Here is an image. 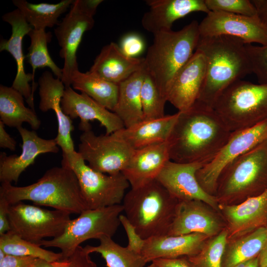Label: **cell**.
<instances>
[{
	"instance_id": "23",
	"label": "cell",
	"mask_w": 267,
	"mask_h": 267,
	"mask_svg": "<svg viewBox=\"0 0 267 267\" xmlns=\"http://www.w3.org/2000/svg\"><path fill=\"white\" fill-rule=\"evenodd\" d=\"M146 2L149 9L142 16L141 24L153 35L172 30L176 20L190 13L210 12L205 0H148Z\"/></svg>"
},
{
	"instance_id": "31",
	"label": "cell",
	"mask_w": 267,
	"mask_h": 267,
	"mask_svg": "<svg viewBox=\"0 0 267 267\" xmlns=\"http://www.w3.org/2000/svg\"><path fill=\"white\" fill-rule=\"evenodd\" d=\"M74 0H62L60 2L32 3L25 0H13V4L18 9L33 29L45 30L59 23L58 18L70 7Z\"/></svg>"
},
{
	"instance_id": "13",
	"label": "cell",
	"mask_w": 267,
	"mask_h": 267,
	"mask_svg": "<svg viewBox=\"0 0 267 267\" xmlns=\"http://www.w3.org/2000/svg\"><path fill=\"white\" fill-rule=\"evenodd\" d=\"M267 139V120L253 127L233 132L215 157L196 173L202 188L215 195L219 177L225 167L239 156Z\"/></svg>"
},
{
	"instance_id": "9",
	"label": "cell",
	"mask_w": 267,
	"mask_h": 267,
	"mask_svg": "<svg viewBox=\"0 0 267 267\" xmlns=\"http://www.w3.org/2000/svg\"><path fill=\"white\" fill-rule=\"evenodd\" d=\"M62 156L61 166L75 174L88 209L121 204L130 185L122 173L106 175L96 171L87 165L76 151Z\"/></svg>"
},
{
	"instance_id": "12",
	"label": "cell",
	"mask_w": 267,
	"mask_h": 267,
	"mask_svg": "<svg viewBox=\"0 0 267 267\" xmlns=\"http://www.w3.org/2000/svg\"><path fill=\"white\" fill-rule=\"evenodd\" d=\"M78 153L92 169L104 174L121 173L134 150L115 132L96 135L91 129L80 137Z\"/></svg>"
},
{
	"instance_id": "3",
	"label": "cell",
	"mask_w": 267,
	"mask_h": 267,
	"mask_svg": "<svg viewBox=\"0 0 267 267\" xmlns=\"http://www.w3.org/2000/svg\"><path fill=\"white\" fill-rule=\"evenodd\" d=\"M0 196L10 205L30 201L35 205L49 207L70 214L80 215L88 209L75 174L62 166L48 169L37 182L27 186L1 183Z\"/></svg>"
},
{
	"instance_id": "32",
	"label": "cell",
	"mask_w": 267,
	"mask_h": 267,
	"mask_svg": "<svg viewBox=\"0 0 267 267\" xmlns=\"http://www.w3.org/2000/svg\"><path fill=\"white\" fill-rule=\"evenodd\" d=\"M267 240V227H262L227 244L222 267H234L257 257Z\"/></svg>"
},
{
	"instance_id": "43",
	"label": "cell",
	"mask_w": 267,
	"mask_h": 267,
	"mask_svg": "<svg viewBox=\"0 0 267 267\" xmlns=\"http://www.w3.org/2000/svg\"><path fill=\"white\" fill-rule=\"evenodd\" d=\"M37 258L6 254L0 261V267H29Z\"/></svg>"
},
{
	"instance_id": "4",
	"label": "cell",
	"mask_w": 267,
	"mask_h": 267,
	"mask_svg": "<svg viewBox=\"0 0 267 267\" xmlns=\"http://www.w3.org/2000/svg\"><path fill=\"white\" fill-rule=\"evenodd\" d=\"M153 36L144 69L167 100L175 77L196 50L200 39L199 23L193 20L178 31H161Z\"/></svg>"
},
{
	"instance_id": "2",
	"label": "cell",
	"mask_w": 267,
	"mask_h": 267,
	"mask_svg": "<svg viewBox=\"0 0 267 267\" xmlns=\"http://www.w3.org/2000/svg\"><path fill=\"white\" fill-rule=\"evenodd\" d=\"M245 44L241 39L227 36L200 37L196 49L205 56L207 66L196 102L214 108L231 84L252 73Z\"/></svg>"
},
{
	"instance_id": "1",
	"label": "cell",
	"mask_w": 267,
	"mask_h": 267,
	"mask_svg": "<svg viewBox=\"0 0 267 267\" xmlns=\"http://www.w3.org/2000/svg\"><path fill=\"white\" fill-rule=\"evenodd\" d=\"M178 113L167 141L170 160L207 164L225 144L232 132L213 108L198 102Z\"/></svg>"
},
{
	"instance_id": "41",
	"label": "cell",
	"mask_w": 267,
	"mask_h": 267,
	"mask_svg": "<svg viewBox=\"0 0 267 267\" xmlns=\"http://www.w3.org/2000/svg\"><path fill=\"white\" fill-rule=\"evenodd\" d=\"M54 267H98L81 246L69 258L52 263Z\"/></svg>"
},
{
	"instance_id": "45",
	"label": "cell",
	"mask_w": 267,
	"mask_h": 267,
	"mask_svg": "<svg viewBox=\"0 0 267 267\" xmlns=\"http://www.w3.org/2000/svg\"><path fill=\"white\" fill-rule=\"evenodd\" d=\"M152 262L161 267H192L187 257L175 259H159Z\"/></svg>"
},
{
	"instance_id": "29",
	"label": "cell",
	"mask_w": 267,
	"mask_h": 267,
	"mask_svg": "<svg viewBox=\"0 0 267 267\" xmlns=\"http://www.w3.org/2000/svg\"><path fill=\"white\" fill-rule=\"evenodd\" d=\"M0 119L4 125L16 128L23 123L38 130L41 121L34 110L24 104V96L12 87L0 86Z\"/></svg>"
},
{
	"instance_id": "49",
	"label": "cell",
	"mask_w": 267,
	"mask_h": 267,
	"mask_svg": "<svg viewBox=\"0 0 267 267\" xmlns=\"http://www.w3.org/2000/svg\"><path fill=\"white\" fill-rule=\"evenodd\" d=\"M29 267H54L52 263L37 258Z\"/></svg>"
},
{
	"instance_id": "22",
	"label": "cell",
	"mask_w": 267,
	"mask_h": 267,
	"mask_svg": "<svg viewBox=\"0 0 267 267\" xmlns=\"http://www.w3.org/2000/svg\"><path fill=\"white\" fill-rule=\"evenodd\" d=\"M170 160L168 141L134 150L121 172L132 188L142 187L155 180Z\"/></svg>"
},
{
	"instance_id": "25",
	"label": "cell",
	"mask_w": 267,
	"mask_h": 267,
	"mask_svg": "<svg viewBox=\"0 0 267 267\" xmlns=\"http://www.w3.org/2000/svg\"><path fill=\"white\" fill-rule=\"evenodd\" d=\"M209 237L201 233L165 235L145 239L141 255L146 262L197 254Z\"/></svg>"
},
{
	"instance_id": "44",
	"label": "cell",
	"mask_w": 267,
	"mask_h": 267,
	"mask_svg": "<svg viewBox=\"0 0 267 267\" xmlns=\"http://www.w3.org/2000/svg\"><path fill=\"white\" fill-rule=\"evenodd\" d=\"M10 205L4 198L0 196V235L11 230L8 219Z\"/></svg>"
},
{
	"instance_id": "14",
	"label": "cell",
	"mask_w": 267,
	"mask_h": 267,
	"mask_svg": "<svg viewBox=\"0 0 267 267\" xmlns=\"http://www.w3.org/2000/svg\"><path fill=\"white\" fill-rule=\"evenodd\" d=\"M200 37L227 36L246 44L267 45V27L257 15L247 16L222 11H210L199 23Z\"/></svg>"
},
{
	"instance_id": "37",
	"label": "cell",
	"mask_w": 267,
	"mask_h": 267,
	"mask_svg": "<svg viewBox=\"0 0 267 267\" xmlns=\"http://www.w3.org/2000/svg\"><path fill=\"white\" fill-rule=\"evenodd\" d=\"M141 101L144 120L158 119L165 116V106L167 100L161 94L146 71L141 89Z\"/></svg>"
},
{
	"instance_id": "15",
	"label": "cell",
	"mask_w": 267,
	"mask_h": 267,
	"mask_svg": "<svg viewBox=\"0 0 267 267\" xmlns=\"http://www.w3.org/2000/svg\"><path fill=\"white\" fill-rule=\"evenodd\" d=\"M205 165L201 163H180L170 160L156 179L178 200L201 201L218 211V198L206 192L196 178V173Z\"/></svg>"
},
{
	"instance_id": "5",
	"label": "cell",
	"mask_w": 267,
	"mask_h": 267,
	"mask_svg": "<svg viewBox=\"0 0 267 267\" xmlns=\"http://www.w3.org/2000/svg\"><path fill=\"white\" fill-rule=\"evenodd\" d=\"M179 202L155 179L131 188L122 205L125 216L145 240L168 234Z\"/></svg>"
},
{
	"instance_id": "26",
	"label": "cell",
	"mask_w": 267,
	"mask_h": 267,
	"mask_svg": "<svg viewBox=\"0 0 267 267\" xmlns=\"http://www.w3.org/2000/svg\"><path fill=\"white\" fill-rule=\"evenodd\" d=\"M144 58L126 56L114 42L105 45L96 57L89 72L109 82L119 85L144 68Z\"/></svg>"
},
{
	"instance_id": "48",
	"label": "cell",
	"mask_w": 267,
	"mask_h": 267,
	"mask_svg": "<svg viewBox=\"0 0 267 267\" xmlns=\"http://www.w3.org/2000/svg\"><path fill=\"white\" fill-rule=\"evenodd\" d=\"M258 259L259 267H267V240L258 256Z\"/></svg>"
},
{
	"instance_id": "21",
	"label": "cell",
	"mask_w": 267,
	"mask_h": 267,
	"mask_svg": "<svg viewBox=\"0 0 267 267\" xmlns=\"http://www.w3.org/2000/svg\"><path fill=\"white\" fill-rule=\"evenodd\" d=\"M220 209L227 223L228 240L267 227V189L239 204L225 205Z\"/></svg>"
},
{
	"instance_id": "7",
	"label": "cell",
	"mask_w": 267,
	"mask_h": 267,
	"mask_svg": "<svg viewBox=\"0 0 267 267\" xmlns=\"http://www.w3.org/2000/svg\"><path fill=\"white\" fill-rule=\"evenodd\" d=\"M213 108L231 132L253 127L267 120V83L237 81L222 93Z\"/></svg>"
},
{
	"instance_id": "33",
	"label": "cell",
	"mask_w": 267,
	"mask_h": 267,
	"mask_svg": "<svg viewBox=\"0 0 267 267\" xmlns=\"http://www.w3.org/2000/svg\"><path fill=\"white\" fill-rule=\"evenodd\" d=\"M97 246L87 245L84 250L89 254H100L107 267H144L147 263L141 254L137 253L114 242L112 237L103 236Z\"/></svg>"
},
{
	"instance_id": "28",
	"label": "cell",
	"mask_w": 267,
	"mask_h": 267,
	"mask_svg": "<svg viewBox=\"0 0 267 267\" xmlns=\"http://www.w3.org/2000/svg\"><path fill=\"white\" fill-rule=\"evenodd\" d=\"M145 74L143 68L118 85V98L113 112L121 120L126 128L144 120L141 89Z\"/></svg>"
},
{
	"instance_id": "8",
	"label": "cell",
	"mask_w": 267,
	"mask_h": 267,
	"mask_svg": "<svg viewBox=\"0 0 267 267\" xmlns=\"http://www.w3.org/2000/svg\"><path fill=\"white\" fill-rule=\"evenodd\" d=\"M123 211L121 204L86 210L77 218L70 220L62 235L43 240L39 245L58 248L61 250L62 259H67L87 240L99 239L103 236L112 237L121 224L120 216Z\"/></svg>"
},
{
	"instance_id": "42",
	"label": "cell",
	"mask_w": 267,
	"mask_h": 267,
	"mask_svg": "<svg viewBox=\"0 0 267 267\" xmlns=\"http://www.w3.org/2000/svg\"><path fill=\"white\" fill-rule=\"evenodd\" d=\"M120 221L127 235L128 244L127 247L134 252L141 254L145 240L139 235L125 215L121 214L120 216Z\"/></svg>"
},
{
	"instance_id": "17",
	"label": "cell",
	"mask_w": 267,
	"mask_h": 267,
	"mask_svg": "<svg viewBox=\"0 0 267 267\" xmlns=\"http://www.w3.org/2000/svg\"><path fill=\"white\" fill-rule=\"evenodd\" d=\"M22 140L20 155L7 156L0 154V181L1 183H17L21 174L41 154L57 153L59 151L55 138L45 139L40 137L34 131H29L22 126L17 128Z\"/></svg>"
},
{
	"instance_id": "50",
	"label": "cell",
	"mask_w": 267,
	"mask_h": 267,
	"mask_svg": "<svg viewBox=\"0 0 267 267\" xmlns=\"http://www.w3.org/2000/svg\"><path fill=\"white\" fill-rule=\"evenodd\" d=\"M234 267H259L258 256L248 261L239 263Z\"/></svg>"
},
{
	"instance_id": "11",
	"label": "cell",
	"mask_w": 267,
	"mask_h": 267,
	"mask_svg": "<svg viewBox=\"0 0 267 267\" xmlns=\"http://www.w3.org/2000/svg\"><path fill=\"white\" fill-rule=\"evenodd\" d=\"M70 215L19 202L10 205L8 219L10 230L39 245L45 238L53 239L62 235L71 220Z\"/></svg>"
},
{
	"instance_id": "36",
	"label": "cell",
	"mask_w": 267,
	"mask_h": 267,
	"mask_svg": "<svg viewBox=\"0 0 267 267\" xmlns=\"http://www.w3.org/2000/svg\"><path fill=\"white\" fill-rule=\"evenodd\" d=\"M227 229L207 240L196 255L187 257L192 267H222V261L228 243Z\"/></svg>"
},
{
	"instance_id": "34",
	"label": "cell",
	"mask_w": 267,
	"mask_h": 267,
	"mask_svg": "<svg viewBox=\"0 0 267 267\" xmlns=\"http://www.w3.org/2000/svg\"><path fill=\"white\" fill-rule=\"evenodd\" d=\"M28 36L31 42L25 58L32 68L33 77L36 69L48 67L56 78L61 79L62 69L59 68L52 59L47 48V44L52 38L51 33L46 32L45 30L33 29Z\"/></svg>"
},
{
	"instance_id": "39",
	"label": "cell",
	"mask_w": 267,
	"mask_h": 267,
	"mask_svg": "<svg viewBox=\"0 0 267 267\" xmlns=\"http://www.w3.org/2000/svg\"><path fill=\"white\" fill-rule=\"evenodd\" d=\"M252 73L259 84L267 83V45H253L245 44Z\"/></svg>"
},
{
	"instance_id": "47",
	"label": "cell",
	"mask_w": 267,
	"mask_h": 267,
	"mask_svg": "<svg viewBox=\"0 0 267 267\" xmlns=\"http://www.w3.org/2000/svg\"><path fill=\"white\" fill-rule=\"evenodd\" d=\"M255 6L257 15L267 27V0H252Z\"/></svg>"
},
{
	"instance_id": "18",
	"label": "cell",
	"mask_w": 267,
	"mask_h": 267,
	"mask_svg": "<svg viewBox=\"0 0 267 267\" xmlns=\"http://www.w3.org/2000/svg\"><path fill=\"white\" fill-rule=\"evenodd\" d=\"M64 113L71 119L79 118V129H91L89 121L97 120L109 134L125 128L119 117L85 93H78L69 87L65 88L61 100Z\"/></svg>"
},
{
	"instance_id": "6",
	"label": "cell",
	"mask_w": 267,
	"mask_h": 267,
	"mask_svg": "<svg viewBox=\"0 0 267 267\" xmlns=\"http://www.w3.org/2000/svg\"><path fill=\"white\" fill-rule=\"evenodd\" d=\"M267 189V139L232 161L222 172L216 195L228 202L261 194Z\"/></svg>"
},
{
	"instance_id": "52",
	"label": "cell",
	"mask_w": 267,
	"mask_h": 267,
	"mask_svg": "<svg viewBox=\"0 0 267 267\" xmlns=\"http://www.w3.org/2000/svg\"></svg>"
},
{
	"instance_id": "24",
	"label": "cell",
	"mask_w": 267,
	"mask_h": 267,
	"mask_svg": "<svg viewBox=\"0 0 267 267\" xmlns=\"http://www.w3.org/2000/svg\"><path fill=\"white\" fill-rule=\"evenodd\" d=\"M199 200L179 201L173 222L167 235L201 233L218 235L221 225L217 217Z\"/></svg>"
},
{
	"instance_id": "30",
	"label": "cell",
	"mask_w": 267,
	"mask_h": 267,
	"mask_svg": "<svg viewBox=\"0 0 267 267\" xmlns=\"http://www.w3.org/2000/svg\"><path fill=\"white\" fill-rule=\"evenodd\" d=\"M73 89L89 95L95 101L113 112L118 98L119 85L109 82L88 71H76L71 78Z\"/></svg>"
},
{
	"instance_id": "20",
	"label": "cell",
	"mask_w": 267,
	"mask_h": 267,
	"mask_svg": "<svg viewBox=\"0 0 267 267\" xmlns=\"http://www.w3.org/2000/svg\"><path fill=\"white\" fill-rule=\"evenodd\" d=\"M39 109L43 112L52 110L56 116L58 132L55 139L62 150L68 155L75 151L71 132L74 130L72 119L63 112L61 100L65 87L60 79L54 78L50 72L45 71L39 79Z\"/></svg>"
},
{
	"instance_id": "51",
	"label": "cell",
	"mask_w": 267,
	"mask_h": 267,
	"mask_svg": "<svg viewBox=\"0 0 267 267\" xmlns=\"http://www.w3.org/2000/svg\"><path fill=\"white\" fill-rule=\"evenodd\" d=\"M147 267H161L156 264L154 263L153 262H151V264L148 266Z\"/></svg>"
},
{
	"instance_id": "19",
	"label": "cell",
	"mask_w": 267,
	"mask_h": 267,
	"mask_svg": "<svg viewBox=\"0 0 267 267\" xmlns=\"http://www.w3.org/2000/svg\"><path fill=\"white\" fill-rule=\"evenodd\" d=\"M206 66L205 56L196 49L178 72L167 98L178 112L187 110L197 101L204 82Z\"/></svg>"
},
{
	"instance_id": "10",
	"label": "cell",
	"mask_w": 267,
	"mask_h": 267,
	"mask_svg": "<svg viewBox=\"0 0 267 267\" xmlns=\"http://www.w3.org/2000/svg\"><path fill=\"white\" fill-rule=\"evenodd\" d=\"M102 0H74L69 11L54 29L64 60L62 77L65 88L71 87V78L78 69L77 53L84 34L94 24L93 16Z\"/></svg>"
},
{
	"instance_id": "40",
	"label": "cell",
	"mask_w": 267,
	"mask_h": 267,
	"mask_svg": "<svg viewBox=\"0 0 267 267\" xmlns=\"http://www.w3.org/2000/svg\"><path fill=\"white\" fill-rule=\"evenodd\" d=\"M145 46L143 38L139 34L134 33L124 35L119 45L122 52L131 58H137L143 52Z\"/></svg>"
},
{
	"instance_id": "35",
	"label": "cell",
	"mask_w": 267,
	"mask_h": 267,
	"mask_svg": "<svg viewBox=\"0 0 267 267\" xmlns=\"http://www.w3.org/2000/svg\"><path fill=\"white\" fill-rule=\"evenodd\" d=\"M0 249L7 255L32 257L50 263L62 259L61 253L43 249L41 246L21 238L11 230L0 235Z\"/></svg>"
},
{
	"instance_id": "27",
	"label": "cell",
	"mask_w": 267,
	"mask_h": 267,
	"mask_svg": "<svg viewBox=\"0 0 267 267\" xmlns=\"http://www.w3.org/2000/svg\"><path fill=\"white\" fill-rule=\"evenodd\" d=\"M178 114V112L160 118L144 120L115 133L134 150L167 141Z\"/></svg>"
},
{
	"instance_id": "38",
	"label": "cell",
	"mask_w": 267,
	"mask_h": 267,
	"mask_svg": "<svg viewBox=\"0 0 267 267\" xmlns=\"http://www.w3.org/2000/svg\"><path fill=\"white\" fill-rule=\"evenodd\" d=\"M210 11H222L247 16L257 15L256 9L250 0H205Z\"/></svg>"
},
{
	"instance_id": "16",
	"label": "cell",
	"mask_w": 267,
	"mask_h": 267,
	"mask_svg": "<svg viewBox=\"0 0 267 267\" xmlns=\"http://www.w3.org/2000/svg\"><path fill=\"white\" fill-rule=\"evenodd\" d=\"M2 19L12 28L10 38L8 40L2 38L0 42V51L10 53L16 63V74L11 87L24 96L31 109L34 110V92L36 85L32 73H26L25 71V56L23 51V38L33 28L17 8L4 14Z\"/></svg>"
},
{
	"instance_id": "46",
	"label": "cell",
	"mask_w": 267,
	"mask_h": 267,
	"mask_svg": "<svg viewBox=\"0 0 267 267\" xmlns=\"http://www.w3.org/2000/svg\"><path fill=\"white\" fill-rule=\"evenodd\" d=\"M4 125V124L0 121V147L15 151L16 142L6 132Z\"/></svg>"
}]
</instances>
